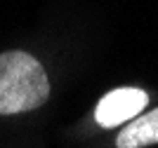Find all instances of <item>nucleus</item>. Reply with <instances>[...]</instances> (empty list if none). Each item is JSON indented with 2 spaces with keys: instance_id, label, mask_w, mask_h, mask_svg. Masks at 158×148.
I'll use <instances>...</instances> for the list:
<instances>
[{
  "instance_id": "nucleus-3",
  "label": "nucleus",
  "mask_w": 158,
  "mask_h": 148,
  "mask_svg": "<svg viewBox=\"0 0 158 148\" xmlns=\"http://www.w3.org/2000/svg\"><path fill=\"white\" fill-rule=\"evenodd\" d=\"M158 143V108L144 113L142 118L125 125V129L118 134L116 146L118 148H139Z\"/></svg>"
},
{
  "instance_id": "nucleus-2",
  "label": "nucleus",
  "mask_w": 158,
  "mask_h": 148,
  "mask_svg": "<svg viewBox=\"0 0 158 148\" xmlns=\"http://www.w3.org/2000/svg\"><path fill=\"white\" fill-rule=\"evenodd\" d=\"M146 103H149V94L144 90L120 87V90H113L99 99L97 108H94V120L106 129L116 127V125H123L132 118H137Z\"/></svg>"
},
{
  "instance_id": "nucleus-1",
  "label": "nucleus",
  "mask_w": 158,
  "mask_h": 148,
  "mask_svg": "<svg viewBox=\"0 0 158 148\" xmlns=\"http://www.w3.org/2000/svg\"><path fill=\"white\" fill-rule=\"evenodd\" d=\"M50 97V80L35 57L21 50L0 54V115L35 110Z\"/></svg>"
}]
</instances>
